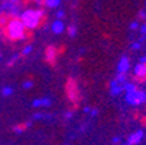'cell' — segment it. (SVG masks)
Here are the masks:
<instances>
[{"mask_svg":"<svg viewBox=\"0 0 146 145\" xmlns=\"http://www.w3.org/2000/svg\"><path fill=\"white\" fill-rule=\"evenodd\" d=\"M25 25L17 17H13L8 21L7 25V35L12 41H20L25 38Z\"/></svg>","mask_w":146,"mask_h":145,"instance_id":"1","label":"cell"},{"mask_svg":"<svg viewBox=\"0 0 146 145\" xmlns=\"http://www.w3.org/2000/svg\"><path fill=\"white\" fill-rule=\"evenodd\" d=\"M43 17V11L42 9H27L25 12H22L20 15V20L22 21V24L25 25L26 29H35L39 25L40 18Z\"/></svg>","mask_w":146,"mask_h":145,"instance_id":"2","label":"cell"},{"mask_svg":"<svg viewBox=\"0 0 146 145\" xmlns=\"http://www.w3.org/2000/svg\"><path fill=\"white\" fill-rule=\"evenodd\" d=\"M125 101H127V103H129L132 106H140L146 102V92L136 89L131 93H127Z\"/></svg>","mask_w":146,"mask_h":145,"instance_id":"3","label":"cell"},{"mask_svg":"<svg viewBox=\"0 0 146 145\" xmlns=\"http://www.w3.org/2000/svg\"><path fill=\"white\" fill-rule=\"evenodd\" d=\"M67 94L69 97V100L72 102H77L78 101V89H77V84L74 80H68L67 84Z\"/></svg>","mask_w":146,"mask_h":145,"instance_id":"4","label":"cell"},{"mask_svg":"<svg viewBox=\"0 0 146 145\" xmlns=\"http://www.w3.org/2000/svg\"><path fill=\"white\" fill-rule=\"evenodd\" d=\"M143 136H145V133H143L142 130L136 131V132H133L131 136L128 137L127 144H128V145H138L141 141H142Z\"/></svg>","mask_w":146,"mask_h":145,"instance_id":"5","label":"cell"},{"mask_svg":"<svg viewBox=\"0 0 146 145\" xmlns=\"http://www.w3.org/2000/svg\"><path fill=\"white\" fill-rule=\"evenodd\" d=\"M116 69H117V73H127L128 69H129V59H128L127 56L120 57Z\"/></svg>","mask_w":146,"mask_h":145,"instance_id":"6","label":"cell"},{"mask_svg":"<svg viewBox=\"0 0 146 145\" xmlns=\"http://www.w3.org/2000/svg\"><path fill=\"white\" fill-rule=\"evenodd\" d=\"M133 73H134L136 77H138V79H143V77H146V64L145 63L136 64V67L133 68Z\"/></svg>","mask_w":146,"mask_h":145,"instance_id":"7","label":"cell"},{"mask_svg":"<svg viewBox=\"0 0 146 145\" xmlns=\"http://www.w3.org/2000/svg\"><path fill=\"white\" fill-rule=\"evenodd\" d=\"M123 90H124V89H123V85L119 84L116 80H112V81L110 82V92H111L112 96H117V94H120Z\"/></svg>","mask_w":146,"mask_h":145,"instance_id":"8","label":"cell"},{"mask_svg":"<svg viewBox=\"0 0 146 145\" xmlns=\"http://www.w3.org/2000/svg\"><path fill=\"white\" fill-rule=\"evenodd\" d=\"M52 101L50 98H38V100L33 101V107H50Z\"/></svg>","mask_w":146,"mask_h":145,"instance_id":"9","label":"cell"},{"mask_svg":"<svg viewBox=\"0 0 146 145\" xmlns=\"http://www.w3.org/2000/svg\"><path fill=\"white\" fill-rule=\"evenodd\" d=\"M51 29H52V31H54L55 34H60V33H63V31H64L65 25H64V22L61 21V20H56V21L52 24Z\"/></svg>","mask_w":146,"mask_h":145,"instance_id":"10","label":"cell"},{"mask_svg":"<svg viewBox=\"0 0 146 145\" xmlns=\"http://www.w3.org/2000/svg\"><path fill=\"white\" fill-rule=\"evenodd\" d=\"M55 56H56V50H55V47L50 46V47L47 48V51H46V57H47V60L52 63V61L55 60Z\"/></svg>","mask_w":146,"mask_h":145,"instance_id":"11","label":"cell"},{"mask_svg":"<svg viewBox=\"0 0 146 145\" xmlns=\"http://www.w3.org/2000/svg\"><path fill=\"white\" fill-rule=\"evenodd\" d=\"M123 89L125 90V93H131V92H133V90H136V85L133 84V82H128V81H125L124 84H123Z\"/></svg>","mask_w":146,"mask_h":145,"instance_id":"12","label":"cell"},{"mask_svg":"<svg viewBox=\"0 0 146 145\" xmlns=\"http://www.w3.org/2000/svg\"><path fill=\"white\" fill-rule=\"evenodd\" d=\"M44 4H46V7L54 9L60 5V0H44Z\"/></svg>","mask_w":146,"mask_h":145,"instance_id":"13","label":"cell"},{"mask_svg":"<svg viewBox=\"0 0 146 145\" xmlns=\"http://www.w3.org/2000/svg\"><path fill=\"white\" fill-rule=\"evenodd\" d=\"M115 80L119 82V84L123 85L125 81H127V75H125V73H117V75H116V77H115Z\"/></svg>","mask_w":146,"mask_h":145,"instance_id":"14","label":"cell"},{"mask_svg":"<svg viewBox=\"0 0 146 145\" xmlns=\"http://www.w3.org/2000/svg\"><path fill=\"white\" fill-rule=\"evenodd\" d=\"M76 31H77V29H76V26H74V25H70V26L68 27V34H69L70 37L76 35Z\"/></svg>","mask_w":146,"mask_h":145,"instance_id":"15","label":"cell"},{"mask_svg":"<svg viewBox=\"0 0 146 145\" xmlns=\"http://www.w3.org/2000/svg\"><path fill=\"white\" fill-rule=\"evenodd\" d=\"M1 93H3V96L8 97V96H11V94L13 93V89L12 88H4L3 90H1Z\"/></svg>","mask_w":146,"mask_h":145,"instance_id":"16","label":"cell"},{"mask_svg":"<svg viewBox=\"0 0 146 145\" xmlns=\"http://www.w3.org/2000/svg\"><path fill=\"white\" fill-rule=\"evenodd\" d=\"M33 51V46L31 45H29V46H26V47L22 50V55H27V54H30V52Z\"/></svg>","mask_w":146,"mask_h":145,"instance_id":"17","label":"cell"},{"mask_svg":"<svg viewBox=\"0 0 146 145\" xmlns=\"http://www.w3.org/2000/svg\"><path fill=\"white\" fill-rule=\"evenodd\" d=\"M138 27H140V24L137 21H133L131 25H129V29H131V30H137Z\"/></svg>","mask_w":146,"mask_h":145,"instance_id":"18","label":"cell"},{"mask_svg":"<svg viewBox=\"0 0 146 145\" xmlns=\"http://www.w3.org/2000/svg\"><path fill=\"white\" fill-rule=\"evenodd\" d=\"M24 89H30L31 86H33V81H26V82H24Z\"/></svg>","mask_w":146,"mask_h":145,"instance_id":"19","label":"cell"},{"mask_svg":"<svg viewBox=\"0 0 146 145\" xmlns=\"http://www.w3.org/2000/svg\"><path fill=\"white\" fill-rule=\"evenodd\" d=\"M140 33L142 34V35H145V34H146V24H142L140 26Z\"/></svg>","mask_w":146,"mask_h":145,"instance_id":"20","label":"cell"},{"mask_svg":"<svg viewBox=\"0 0 146 145\" xmlns=\"http://www.w3.org/2000/svg\"><path fill=\"white\" fill-rule=\"evenodd\" d=\"M140 47H141V43L140 42H134L133 45H132V50H138Z\"/></svg>","mask_w":146,"mask_h":145,"instance_id":"21","label":"cell"},{"mask_svg":"<svg viewBox=\"0 0 146 145\" xmlns=\"http://www.w3.org/2000/svg\"><path fill=\"white\" fill-rule=\"evenodd\" d=\"M56 16H58V20H61V18L64 17V11H59V12L56 13Z\"/></svg>","mask_w":146,"mask_h":145,"instance_id":"22","label":"cell"},{"mask_svg":"<svg viewBox=\"0 0 146 145\" xmlns=\"http://www.w3.org/2000/svg\"><path fill=\"white\" fill-rule=\"evenodd\" d=\"M140 18H142V20H145L146 18V13H145V11H140Z\"/></svg>","mask_w":146,"mask_h":145,"instance_id":"23","label":"cell"},{"mask_svg":"<svg viewBox=\"0 0 146 145\" xmlns=\"http://www.w3.org/2000/svg\"><path fill=\"white\" fill-rule=\"evenodd\" d=\"M119 141H120V137H117V136L112 139V142H113V144H119Z\"/></svg>","mask_w":146,"mask_h":145,"instance_id":"24","label":"cell"},{"mask_svg":"<svg viewBox=\"0 0 146 145\" xmlns=\"http://www.w3.org/2000/svg\"><path fill=\"white\" fill-rule=\"evenodd\" d=\"M90 114L93 115V116H95V115L98 114V110H97V109H93V110H90Z\"/></svg>","mask_w":146,"mask_h":145,"instance_id":"25","label":"cell"},{"mask_svg":"<svg viewBox=\"0 0 146 145\" xmlns=\"http://www.w3.org/2000/svg\"><path fill=\"white\" fill-rule=\"evenodd\" d=\"M140 63H145V64H146V55H145V56H142V57L140 59Z\"/></svg>","mask_w":146,"mask_h":145,"instance_id":"26","label":"cell"},{"mask_svg":"<svg viewBox=\"0 0 146 145\" xmlns=\"http://www.w3.org/2000/svg\"><path fill=\"white\" fill-rule=\"evenodd\" d=\"M90 107H88V106H86V107H85V109H84V112H90Z\"/></svg>","mask_w":146,"mask_h":145,"instance_id":"27","label":"cell"},{"mask_svg":"<svg viewBox=\"0 0 146 145\" xmlns=\"http://www.w3.org/2000/svg\"><path fill=\"white\" fill-rule=\"evenodd\" d=\"M65 115H67V118H70V116H72V112H67Z\"/></svg>","mask_w":146,"mask_h":145,"instance_id":"28","label":"cell"},{"mask_svg":"<svg viewBox=\"0 0 146 145\" xmlns=\"http://www.w3.org/2000/svg\"><path fill=\"white\" fill-rule=\"evenodd\" d=\"M120 145H128V144H120Z\"/></svg>","mask_w":146,"mask_h":145,"instance_id":"29","label":"cell"},{"mask_svg":"<svg viewBox=\"0 0 146 145\" xmlns=\"http://www.w3.org/2000/svg\"><path fill=\"white\" fill-rule=\"evenodd\" d=\"M145 4H146V1H145Z\"/></svg>","mask_w":146,"mask_h":145,"instance_id":"30","label":"cell"}]
</instances>
